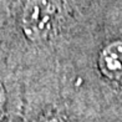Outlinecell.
I'll list each match as a JSON object with an SVG mask.
<instances>
[{
  "mask_svg": "<svg viewBox=\"0 0 122 122\" xmlns=\"http://www.w3.org/2000/svg\"><path fill=\"white\" fill-rule=\"evenodd\" d=\"M55 9L49 0H30L23 11V29L31 40H41L50 32Z\"/></svg>",
  "mask_w": 122,
  "mask_h": 122,
  "instance_id": "1",
  "label": "cell"
},
{
  "mask_svg": "<svg viewBox=\"0 0 122 122\" xmlns=\"http://www.w3.org/2000/svg\"><path fill=\"white\" fill-rule=\"evenodd\" d=\"M98 64L105 76L122 84V41H115L105 47Z\"/></svg>",
  "mask_w": 122,
  "mask_h": 122,
  "instance_id": "2",
  "label": "cell"
},
{
  "mask_svg": "<svg viewBox=\"0 0 122 122\" xmlns=\"http://www.w3.org/2000/svg\"><path fill=\"white\" fill-rule=\"evenodd\" d=\"M5 105H6V95H5V90L0 82V120L4 116V111H5Z\"/></svg>",
  "mask_w": 122,
  "mask_h": 122,
  "instance_id": "3",
  "label": "cell"
},
{
  "mask_svg": "<svg viewBox=\"0 0 122 122\" xmlns=\"http://www.w3.org/2000/svg\"><path fill=\"white\" fill-rule=\"evenodd\" d=\"M36 122H66L64 118L59 117V116H46V117L39 118Z\"/></svg>",
  "mask_w": 122,
  "mask_h": 122,
  "instance_id": "4",
  "label": "cell"
}]
</instances>
